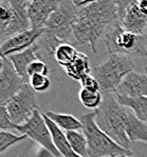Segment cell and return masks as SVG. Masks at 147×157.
<instances>
[{"label": "cell", "mask_w": 147, "mask_h": 157, "mask_svg": "<svg viewBox=\"0 0 147 157\" xmlns=\"http://www.w3.org/2000/svg\"><path fill=\"white\" fill-rule=\"evenodd\" d=\"M61 1L56 0H32L28 4V17L31 30H43L50 16L58 8Z\"/></svg>", "instance_id": "cell-12"}, {"label": "cell", "mask_w": 147, "mask_h": 157, "mask_svg": "<svg viewBox=\"0 0 147 157\" xmlns=\"http://www.w3.org/2000/svg\"><path fill=\"white\" fill-rule=\"evenodd\" d=\"M25 83L12 62L8 58H2L0 69V105H6L21 90Z\"/></svg>", "instance_id": "cell-10"}, {"label": "cell", "mask_w": 147, "mask_h": 157, "mask_svg": "<svg viewBox=\"0 0 147 157\" xmlns=\"http://www.w3.org/2000/svg\"><path fill=\"white\" fill-rule=\"evenodd\" d=\"M120 105L131 110L140 120L147 121V97L145 96H123L114 94Z\"/></svg>", "instance_id": "cell-18"}, {"label": "cell", "mask_w": 147, "mask_h": 157, "mask_svg": "<svg viewBox=\"0 0 147 157\" xmlns=\"http://www.w3.org/2000/svg\"><path fill=\"white\" fill-rule=\"evenodd\" d=\"M81 131L88 144V157H114L119 155L132 156V151L117 144L111 137L100 129L95 122V112L83 114L79 117Z\"/></svg>", "instance_id": "cell-5"}, {"label": "cell", "mask_w": 147, "mask_h": 157, "mask_svg": "<svg viewBox=\"0 0 147 157\" xmlns=\"http://www.w3.org/2000/svg\"><path fill=\"white\" fill-rule=\"evenodd\" d=\"M50 70L48 64L43 60H36L32 62L30 67H28V75L29 78L33 75H43V76H49Z\"/></svg>", "instance_id": "cell-27"}, {"label": "cell", "mask_w": 147, "mask_h": 157, "mask_svg": "<svg viewBox=\"0 0 147 157\" xmlns=\"http://www.w3.org/2000/svg\"><path fill=\"white\" fill-rule=\"evenodd\" d=\"M26 135H16L10 131H0V154L4 153L12 146L25 140Z\"/></svg>", "instance_id": "cell-25"}, {"label": "cell", "mask_w": 147, "mask_h": 157, "mask_svg": "<svg viewBox=\"0 0 147 157\" xmlns=\"http://www.w3.org/2000/svg\"><path fill=\"white\" fill-rule=\"evenodd\" d=\"M16 131H18L21 135L30 137L54 157H62L61 153L55 147L51 131L46 124L43 115L39 112V109L33 113L32 117L25 124L17 125Z\"/></svg>", "instance_id": "cell-8"}, {"label": "cell", "mask_w": 147, "mask_h": 157, "mask_svg": "<svg viewBox=\"0 0 147 157\" xmlns=\"http://www.w3.org/2000/svg\"><path fill=\"white\" fill-rule=\"evenodd\" d=\"M10 119L15 125L25 124L36 110L38 103L35 91L29 83H25L21 90L6 105Z\"/></svg>", "instance_id": "cell-7"}, {"label": "cell", "mask_w": 147, "mask_h": 157, "mask_svg": "<svg viewBox=\"0 0 147 157\" xmlns=\"http://www.w3.org/2000/svg\"><path fill=\"white\" fill-rule=\"evenodd\" d=\"M72 1H73L74 6H75L78 10L86 8L87 6H89V4L92 2V1H79V0H72Z\"/></svg>", "instance_id": "cell-30"}, {"label": "cell", "mask_w": 147, "mask_h": 157, "mask_svg": "<svg viewBox=\"0 0 147 157\" xmlns=\"http://www.w3.org/2000/svg\"><path fill=\"white\" fill-rule=\"evenodd\" d=\"M1 38H2V37H1V34H0V41H1Z\"/></svg>", "instance_id": "cell-34"}, {"label": "cell", "mask_w": 147, "mask_h": 157, "mask_svg": "<svg viewBox=\"0 0 147 157\" xmlns=\"http://www.w3.org/2000/svg\"><path fill=\"white\" fill-rule=\"evenodd\" d=\"M134 61L126 55H109L103 63L92 67L91 75L100 84L104 94H115L126 76L133 72Z\"/></svg>", "instance_id": "cell-4"}, {"label": "cell", "mask_w": 147, "mask_h": 157, "mask_svg": "<svg viewBox=\"0 0 147 157\" xmlns=\"http://www.w3.org/2000/svg\"><path fill=\"white\" fill-rule=\"evenodd\" d=\"M77 13L78 9L74 6L73 1L64 0L50 16L42 35L49 55L54 56V52L58 45L70 43L74 39L73 25Z\"/></svg>", "instance_id": "cell-2"}, {"label": "cell", "mask_w": 147, "mask_h": 157, "mask_svg": "<svg viewBox=\"0 0 147 157\" xmlns=\"http://www.w3.org/2000/svg\"><path fill=\"white\" fill-rule=\"evenodd\" d=\"M0 44H1V41H0ZM1 66H2V57L0 56V69H1Z\"/></svg>", "instance_id": "cell-32"}, {"label": "cell", "mask_w": 147, "mask_h": 157, "mask_svg": "<svg viewBox=\"0 0 147 157\" xmlns=\"http://www.w3.org/2000/svg\"><path fill=\"white\" fill-rule=\"evenodd\" d=\"M117 20V6L111 0L92 1L78 10L73 25V37L78 45H88L96 53L97 41L113 22Z\"/></svg>", "instance_id": "cell-1"}, {"label": "cell", "mask_w": 147, "mask_h": 157, "mask_svg": "<svg viewBox=\"0 0 147 157\" xmlns=\"http://www.w3.org/2000/svg\"><path fill=\"white\" fill-rule=\"evenodd\" d=\"M78 98L81 105L90 110H97L103 102L104 95L98 90H92V89L81 88L78 93Z\"/></svg>", "instance_id": "cell-22"}, {"label": "cell", "mask_w": 147, "mask_h": 157, "mask_svg": "<svg viewBox=\"0 0 147 157\" xmlns=\"http://www.w3.org/2000/svg\"><path fill=\"white\" fill-rule=\"evenodd\" d=\"M29 84L35 92L43 93L47 92L51 86V80L49 76H43V75H33L30 77Z\"/></svg>", "instance_id": "cell-26"}, {"label": "cell", "mask_w": 147, "mask_h": 157, "mask_svg": "<svg viewBox=\"0 0 147 157\" xmlns=\"http://www.w3.org/2000/svg\"><path fill=\"white\" fill-rule=\"evenodd\" d=\"M17 125H15L10 119L9 113L6 111V105H0V131H9V130H16Z\"/></svg>", "instance_id": "cell-28"}, {"label": "cell", "mask_w": 147, "mask_h": 157, "mask_svg": "<svg viewBox=\"0 0 147 157\" xmlns=\"http://www.w3.org/2000/svg\"><path fill=\"white\" fill-rule=\"evenodd\" d=\"M8 59L12 62V64L15 67L17 73L20 75L21 78L25 80V82L29 83L30 78L28 75V67L32 62L36 61V60H42V58L40 57L39 54V45L35 43L23 52L9 56Z\"/></svg>", "instance_id": "cell-14"}, {"label": "cell", "mask_w": 147, "mask_h": 157, "mask_svg": "<svg viewBox=\"0 0 147 157\" xmlns=\"http://www.w3.org/2000/svg\"><path fill=\"white\" fill-rule=\"evenodd\" d=\"M78 51L71 43H62L58 45L54 52V58L56 62L64 69L69 67L75 60L78 55Z\"/></svg>", "instance_id": "cell-21"}, {"label": "cell", "mask_w": 147, "mask_h": 157, "mask_svg": "<svg viewBox=\"0 0 147 157\" xmlns=\"http://www.w3.org/2000/svg\"><path fill=\"white\" fill-rule=\"evenodd\" d=\"M67 140L70 144L73 151L81 157H88V144L86 136L81 131H69L66 132Z\"/></svg>", "instance_id": "cell-23"}, {"label": "cell", "mask_w": 147, "mask_h": 157, "mask_svg": "<svg viewBox=\"0 0 147 157\" xmlns=\"http://www.w3.org/2000/svg\"><path fill=\"white\" fill-rule=\"evenodd\" d=\"M144 73L147 74V64H146L145 67H144Z\"/></svg>", "instance_id": "cell-33"}, {"label": "cell", "mask_w": 147, "mask_h": 157, "mask_svg": "<svg viewBox=\"0 0 147 157\" xmlns=\"http://www.w3.org/2000/svg\"><path fill=\"white\" fill-rule=\"evenodd\" d=\"M64 70L66 72L67 76L73 79V80L81 82L84 78L91 75L92 67L90 66V60H89L88 56L84 53L79 52L75 60Z\"/></svg>", "instance_id": "cell-19"}, {"label": "cell", "mask_w": 147, "mask_h": 157, "mask_svg": "<svg viewBox=\"0 0 147 157\" xmlns=\"http://www.w3.org/2000/svg\"><path fill=\"white\" fill-rule=\"evenodd\" d=\"M117 6V22L125 31L134 34H145L147 29V16L141 12L138 0L134 1H115Z\"/></svg>", "instance_id": "cell-9"}, {"label": "cell", "mask_w": 147, "mask_h": 157, "mask_svg": "<svg viewBox=\"0 0 147 157\" xmlns=\"http://www.w3.org/2000/svg\"><path fill=\"white\" fill-rule=\"evenodd\" d=\"M114 157H134L133 155L130 156V155H119V156H114Z\"/></svg>", "instance_id": "cell-31"}, {"label": "cell", "mask_w": 147, "mask_h": 157, "mask_svg": "<svg viewBox=\"0 0 147 157\" xmlns=\"http://www.w3.org/2000/svg\"><path fill=\"white\" fill-rule=\"evenodd\" d=\"M104 42L109 55L120 54L129 57L147 58V33L127 32L122 29L117 21L108 28Z\"/></svg>", "instance_id": "cell-6"}, {"label": "cell", "mask_w": 147, "mask_h": 157, "mask_svg": "<svg viewBox=\"0 0 147 157\" xmlns=\"http://www.w3.org/2000/svg\"><path fill=\"white\" fill-rule=\"evenodd\" d=\"M117 95L123 96H145L147 97V74L131 72L123 80L117 91Z\"/></svg>", "instance_id": "cell-15"}, {"label": "cell", "mask_w": 147, "mask_h": 157, "mask_svg": "<svg viewBox=\"0 0 147 157\" xmlns=\"http://www.w3.org/2000/svg\"><path fill=\"white\" fill-rule=\"evenodd\" d=\"M81 88H87V89H92V90H100V84L96 81V79L92 75H89L86 78H84L83 80L81 81Z\"/></svg>", "instance_id": "cell-29"}, {"label": "cell", "mask_w": 147, "mask_h": 157, "mask_svg": "<svg viewBox=\"0 0 147 157\" xmlns=\"http://www.w3.org/2000/svg\"><path fill=\"white\" fill-rule=\"evenodd\" d=\"M11 4L13 8V16H12V20L8 29L3 34V36L6 38L12 37L18 33L31 30L30 20L28 17L29 1H25V0L11 1Z\"/></svg>", "instance_id": "cell-13"}, {"label": "cell", "mask_w": 147, "mask_h": 157, "mask_svg": "<svg viewBox=\"0 0 147 157\" xmlns=\"http://www.w3.org/2000/svg\"><path fill=\"white\" fill-rule=\"evenodd\" d=\"M12 16H13V8H12L11 1L0 0V34H1V37L3 36L11 22Z\"/></svg>", "instance_id": "cell-24"}, {"label": "cell", "mask_w": 147, "mask_h": 157, "mask_svg": "<svg viewBox=\"0 0 147 157\" xmlns=\"http://www.w3.org/2000/svg\"><path fill=\"white\" fill-rule=\"evenodd\" d=\"M125 132L130 144L139 141L147 144V124L140 120L131 111H128L127 114Z\"/></svg>", "instance_id": "cell-16"}, {"label": "cell", "mask_w": 147, "mask_h": 157, "mask_svg": "<svg viewBox=\"0 0 147 157\" xmlns=\"http://www.w3.org/2000/svg\"><path fill=\"white\" fill-rule=\"evenodd\" d=\"M48 118L52 120L59 129L66 132L69 131H81L83 125L81 120L74 117L73 115L64 114V113H56L53 111H46L43 113Z\"/></svg>", "instance_id": "cell-20"}, {"label": "cell", "mask_w": 147, "mask_h": 157, "mask_svg": "<svg viewBox=\"0 0 147 157\" xmlns=\"http://www.w3.org/2000/svg\"><path fill=\"white\" fill-rule=\"evenodd\" d=\"M43 32H45V29L43 30H28L6 38L0 44V56L2 58H8L11 55L23 52L32 47L33 44L37 43L36 41L40 37H42Z\"/></svg>", "instance_id": "cell-11"}, {"label": "cell", "mask_w": 147, "mask_h": 157, "mask_svg": "<svg viewBox=\"0 0 147 157\" xmlns=\"http://www.w3.org/2000/svg\"><path fill=\"white\" fill-rule=\"evenodd\" d=\"M94 112L100 129L121 147L130 150V141L125 132L128 110L120 105L114 94H104L102 105Z\"/></svg>", "instance_id": "cell-3"}, {"label": "cell", "mask_w": 147, "mask_h": 157, "mask_svg": "<svg viewBox=\"0 0 147 157\" xmlns=\"http://www.w3.org/2000/svg\"><path fill=\"white\" fill-rule=\"evenodd\" d=\"M42 115H43V118H45L48 128H49L50 131H51L52 138H53V141H54L55 147H56V149L58 150V152L61 153L62 157H81L71 148L70 144L68 142V140H67L66 134L64 133V131H62V130L59 129L50 118H48L47 116L43 114V113H42Z\"/></svg>", "instance_id": "cell-17"}]
</instances>
